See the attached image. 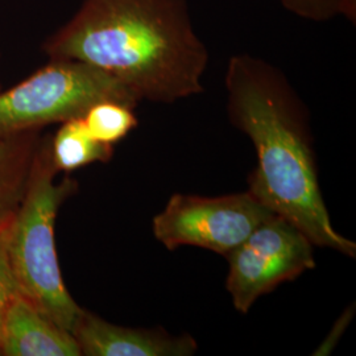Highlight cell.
<instances>
[{"label":"cell","mask_w":356,"mask_h":356,"mask_svg":"<svg viewBox=\"0 0 356 356\" xmlns=\"http://www.w3.org/2000/svg\"><path fill=\"white\" fill-rule=\"evenodd\" d=\"M45 49L51 58L101 69L139 101L159 103L201 94L209 64L186 0H85Z\"/></svg>","instance_id":"6da1fadb"},{"label":"cell","mask_w":356,"mask_h":356,"mask_svg":"<svg viewBox=\"0 0 356 356\" xmlns=\"http://www.w3.org/2000/svg\"><path fill=\"white\" fill-rule=\"evenodd\" d=\"M225 85L229 119L254 143L250 191L301 229L313 245L355 257L356 244L331 225L319 189L309 115L286 76L248 53L229 58Z\"/></svg>","instance_id":"7a4b0ae2"},{"label":"cell","mask_w":356,"mask_h":356,"mask_svg":"<svg viewBox=\"0 0 356 356\" xmlns=\"http://www.w3.org/2000/svg\"><path fill=\"white\" fill-rule=\"evenodd\" d=\"M51 160H35L24 200L7 227V257L19 293L73 334L83 310L65 286L54 243V220L73 182H54Z\"/></svg>","instance_id":"3957f363"},{"label":"cell","mask_w":356,"mask_h":356,"mask_svg":"<svg viewBox=\"0 0 356 356\" xmlns=\"http://www.w3.org/2000/svg\"><path fill=\"white\" fill-rule=\"evenodd\" d=\"M101 101L136 107L139 98L101 69L64 58H51L35 74L0 92V138L83 116Z\"/></svg>","instance_id":"277c9868"},{"label":"cell","mask_w":356,"mask_h":356,"mask_svg":"<svg viewBox=\"0 0 356 356\" xmlns=\"http://www.w3.org/2000/svg\"><path fill=\"white\" fill-rule=\"evenodd\" d=\"M270 213L251 191L220 197L175 194L153 219V234L168 250L194 245L227 256Z\"/></svg>","instance_id":"5b68a950"},{"label":"cell","mask_w":356,"mask_h":356,"mask_svg":"<svg viewBox=\"0 0 356 356\" xmlns=\"http://www.w3.org/2000/svg\"><path fill=\"white\" fill-rule=\"evenodd\" d=\"M226 257L229 264L226 286L235 309L244 314L260 296L316 266L313 243L276 213H270Z\"/></svg>","instance_id":"8992f818"},{"label":"cell","mask_w":356,"mask_h":356,"mask_svg":"<svg viewBox=\"0 0 356 356\" xmlns=\"http://www.w3.org/2000/svg\"><path fill=\"white\" fill-rule=\"evenodd\" d=\"M82 355L189 356L197 343L189 335L172 337L165 331L128 329L83 312L73 330Z\"/></svg>","instance_id":"52a82bcc"},{"label":"cell","mask_w":356,"mask_h":356,"mask_svg":"<svg viewBox=\"0 0 356 356\" xmlns=\"http://www.w3.org/2000/svg\"><path fill=\"white\" fill-rule=\"evenodd\" d=\"M0 354L7 356H79L74 335L44 316L20 293L7 307Z\"/></svg>","instance_id":"ba28073f"},{"label":"cell","mask_w":356,"mask_h":356,"mask_svg":"<svg viewBox=\"0 0 356 356\" xmlns=\"http://www.w3.org/2000/svg\"><path fill=\"white\" fill-rule=\"evenodd\" d=\"M32 170L29 143L19 135L0 138V229L10 225L23 202Z\"/></svg>","instance_id":"9c48e42d"},{"label":"cell","mask_w":356,"mask_h":356,"mask_svg":"<svg viewBox=\"0 0 356 356\" xmlns=\"http://www.w3.org/2000/svg\"><path fill=\"white\" fill-rule=\"evenodd\" d=\"M113 145L95 140L82 116L64 122L53 140L51 161L56 169L70 172L94 161H107Z\"/></svg>","instance_id":"30bf717a"},{"label":"cell","mask_w":356,"mask_h":356,"mask_svg":"<svg viewBox=\"0 0 356 356\" xmlns=\"http://www.w3.org/2000/svg\"><path fill=\"white\" fill-rule=\"evenodd\" d=\"M95 140L113 145L138 126L134 107L118 101H101L90 107L82 116Z\"/></svg>","instance_id":"8fae6325"},{"label":"cell","mask_w":356,"mask_h":356,"mask_svg":"<svg viewBox=\"0 0 356 356\" xmlns=\"http://www.w3.org/2000/svg\"><path fill=\"white\" fill-rule=\"evenodd\" d=\"M293 15L314 23H326L337 17L356 22V0H280Z\"/></svg>","instance_id":"7c38bea8"},{"label":"cell","mask_w":356,"mask_h":356,"mask_svg":"<svg viewBox=\"0 0 356 356\" xmlns=\"http://www.w3.org/2000/svg\"><path fill=\"white\" fill-rule=\"evenodd\" d=\"M8 227V226H7ZM7 227L0 229V343H1V329L7 307L11 304L13 297L19 294L16 281L7 257Z\"/></svg>","instance_id":"4fadbf2b"}]
</instances>
